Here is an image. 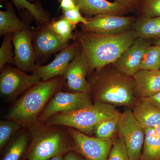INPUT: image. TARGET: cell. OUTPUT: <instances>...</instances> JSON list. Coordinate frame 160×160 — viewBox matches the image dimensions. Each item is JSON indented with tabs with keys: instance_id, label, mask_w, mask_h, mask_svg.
Returning <instances> with one entry per match:
<instances>
[{
	"instance_id": "cell-1",
	"label": "cell",
	"mask_w": 160,
	"mask_h": 160,
	"mask_svg": "<svg viewBox=\"0 0 160 160\" xmlns=\"http://www.w3.org/2000/svg\"><path fill=\"white\" fill-rule=\"evenodd\" d=\"M74 36L88 60V74L115 62L138 38L132 29L115 34L77 31Z\"/></svg>"
},
{
	"instance_id": "cell-2",
	"label": "cell",
	"mask_w": 160,
	"mask_h": 160,
	"mask_svg": "<svg viewBox=\"0 0 160 160\" xmlns=\"http://www.w3.org/2000/svg\"><path fill=\"white\" fill-rule=\"evenodd\" d=\"M87 80L93 102L131 109L137 102L134 94V78L121 72L112 64L92 72Z\"/></svg>"
},
{
	"instance_id": "cell-3",
	"label": "cell",
	"mask_w": 160,
	"mask_h": 160,
	"mask_svg": "<svg viewBox=\"0 0 160 160\" xmlns=\"http://www.w3.org/2000/svg\"><path fill=\"white\" fill-rule=\"evenodd\" d=\"M66 82L65 75L47 81L42 80L15 102L7 113L6 118L26 128L36 122L47 103L61 90Z\"/></svg>"
},
{
	"instance_id": "cell-4",
	"label": "cell",
	"mask_w": 160,
	"mask_h": 160,
	"mask_svg": "<svg viewBox=\"0 0 160 160\" xmlns=\"http://www.w3.org/2000/svg\"><path fill=\"white\" fill-rule=\"evenodd\" d=\"M27 128L31 142L25 153L26 160H48L73 151V142L67 127L37 122Z\"/></svg>"
},
{
	"instance_id": "cell-5",
	"label": "cell",
	"mask_w": 160,
	"mask_h": 160,
	"mask_svg": "<svg viewBox=\"0 0 160 160\" xmlns=\"http://www.w3.org/2000/svg\"><path fill=\"white\" fill-rule=\"evenodd\" d=\"M120 113L116 106L93 102L90 106L82 109L54 114L44 123L49 126L70 127L90 136L93 134L98 124Z\"/></svg>"
},
{
	"instance_id": "cell-6",
	"label": "cell",
	"mask_w": 160,
	"mask_h": 160,
	"mask_svg": "<svg viewBox=\"0 0 160 160\" xmlns=\"http://www.w3.org/2000/svg\"><path fill=\"white\" fill-rule=\"evenodd\" d=\"M118 133L130 159L141 160L146 130L138 122L130 108H126L120 114Z\"/></svg>"
},
{
	"instance_id": "cell-7",
	"label": "cell",
	"mask_w": 160,
	"mask_h": 160,
	"mask_svg": "<svg viewBox=\"0 0 160 160\" xmlns=\"http://www.w3.org/2000/svg\"><path fill=\"white\" fill-rule=\"evenodd\" d=\"M0 92L4 98L14 100L42 81L38 74L26 72L8 65L1 69Z\"/></svg>"
},
{
	"instance_id": "cell-8",
	"label": "cell",
	"mask_w": 160,
	"mask_h": 160,
	"mask_svg": "<svg viewBox=\"0 0 160 160\" xmlns=\"http://www.w3.org/2000/svg\"><path fill=\"white\" fill-rule=\"evenodd\" d=\"M93 103L91 95L82 92H65L60 90L52 98L38 118L44 123L58 113L75 111L90 106Z\"/></svg>"
},
{
	"instance_id": "cell-9",
	"label": "cell",
	"mask_w": 160,
	"mask_h": 160,
	"mask_svg": "<svg viewBox=\"0 0 160 160\" xmlns=\"http://www.w3.org/2000/svg\"><path fill=\"white\" fill-rule=\"evenodd\" d=\"M73 143V151L86 160H107L113 145V139L100 138L87 135L67 127Z\"/></svg>"
},
{
	"instance_id": "cell-10",
	"label": "cell",
	"mask_w": 160,
	"mask_h": 160,
	"mask_svg": "<svg viewBox=\"0 0 160 160\" xmlns=\"http://www.w3.org/2000/svg\"><path fill=\"white\" fill-rule=\"evenodd\" d=\"M86 18L87 24L81 25L82 31L102 34H118L131 30L136 20L133 17L109 14Z\"/></svg>"
},
{
	"instance_id": "cell-11",
	"label": "cell",
	"mask_w": 160,
	"mask_h": 160,
	"mask_svg": "<svg viewBox=\"0 0 160 160\" xmlns=\"http://www.w3.org/2000/svg\"><path fill=\"white\" fill-rule=\"evenodd\" d=\"M32 33V45L37 63L44 61L50 55L61 51L69 45L50 29L48 22L38 25Z\"/></svg>"
},
{
	"instance_id": "cell-12",
	"label": "cell",
	"mask_w": 160,
	"mask_h": 160,
	"mask_svg": "<svg viewBox=\"0 0 160 160\" xmlns=\"http://www.w3.org/2000/svg\"><path fill=\"white\" fill-rule=\"evenodd\" d=\"M14 64L17 68L26 72H33L36 66L32 45V33L29 26L13 33Z\"/></svg>"
},
{
	"instance_id": "cell-13",
	"label": "cell",
	"mask_w": 160,
	"mask_h": 160,
	"mask_svg": "<svg viewBox=\"0 0 160 160\" xmlns=\"http://www.w3.org/2000/svg\"><path fill=\"white\" fill-rule=\"evenodd\" d=\"M81 50L77 41L69 44L60 51L54 60L45 66L37 65L32 73L38 74L42 81L64 75L68 66Z\"/></svg>"
},
{
	"instance_id": "cell-14",
	"label": "cell",
	"mask_w": 160,
	"mask_h": 160,
	"mask_svg": "<svg viewBox=\"0 0 160 160\" xmlns=\"http://www.w3.org/2000/svg\"><path fill=\"white\" fill-rule=\"evenodd\" d=\"M88 72V60L81 49L71 61L64 75L66 86L70 92H86L90 94V86L87 78Z\"/></svg>"
},
{
	"instance_id": "cell-15",
	"label": "cell",
	"mask_w": 160,
	"mask_h": 160,
	"mask_svg": "<svg viewBox=\"0 0 160 160\" xmlns=\"http://www.w3.org/2000/svg\"><path fill=\"white\" fill-rule=\"evenodd\" d=\"M151 43L150 40L138 38L112 65L124 74L133 76L140 70L143 55Z\"/></svg>"
},
{
	"instance_id": "cell-16",
	"label": "cell",
	"mask_w": 160,
	"mask_h": 160,
	"mask_svg": "<svg viewBox=\"0 0 160 160\" xmlns=\"http://www.w3.org/2000/svg\"><path fill=\"white\" fill-rule=\"evenodd\" d=\"M78 9L86 18L98 15L109 14L123 16L128 12L117 2L107 0H73Z\"/></svg>"
},
{
	"instance_id": "cell-17",
	"label": "cell",
	"mask_w": 160,
	"mask_h": 160,
	"mask_svg": "<svg viewBox=\"0 0 160 160\" xmlns=\"http://www.w3.org/2000/svg\"><path fill=\"white\" fill-rule=\"evenodd\" d=\"M132 77L134 94L138 99L150 97L160 92V69H141Z\"/></svg>"
},
{
	"instance_id": "cell-18",
	"label": "cell",
	"mask_w": 160,
	"mask_h": 160,
	"mask_svg": "<svg viewBox=\"0 0 160 160\" xmlns=\"http://www.w3.org/2000/svg\"><path fill=\"white\" fill-rule=\"evenodd\" d=\"M132 111L135 118L144 129H154L160 124V109L146 99H138Z\"/></svg>"
},
{
	"instance_id": "cell-19",
	"label": "cell",
	"mask_w": 160,
	"mask_h": 160,
	"mask_svg": "<svg viewBox=\"0 0 160 160\" xmlns=\"http://www.w3.org/2000/svg\"><path fill=\"white\" fill-rule=\"evenodd\" d=\"M132 29L138 38L155 40L160 39V17L140 16L135 21Z\"/></svg>"
},
{
	"instance_id": "cell-20",
	"label": "cell",
	"mask_w": 160,
	"mask_h": 160,
	"mask_svg": "<svg viewBox=\"0 0 160 160\" xmlns=\"http://www.w3.org/2000/svg\"><path fill=\"white\" fill-rule=\"evenodd\" d=\"M27 25L18 18L10 4L6 11H0V35L13 33L25 29Z\"/></svg>"
},
{
	"instance_id": "cell-21",
	"label": "cell",
	"mask_w": 160,
	"mask_h": 160,
	"mask_svg": "<svg viewBox=\"0 0 160 160\" xmlns=\"http://www.w3.org/2000/svg\"><path fill=\"white\" fill-rule=\"evenodd\" d=\"M146 130L141 160H160V137L154 129Z\"/></svg>"
},
{
	"instance_id": "cell-22",
	"label": "cell",
	"mask_w": 160,
	"mask_h": 160,
	"mask_svg": "<svg viewBox=\"0 0 160 160\" xmlns=\"http://www.w3.org/2000/svg\"><path fill=\"white\" fill-rule=\"evenodd\" d=\"M18 10L26 9L38 25L50 22L49 15L37 3L32 4L27 0H11Z\"/></svg>"
},
{
	"instance_id": "cell-23",
	"label": "cell",
	"mask_w": 160,
	"mask_h": 160,
	"mask_svg": "<svg viewBox=\"0 0 160 160\" xmlns=\"http://www.w3.org/2000/svg\"><path fill=\"white\" fill-rule=\"evenodd\" d=\"M29 141L26 133L19 135L11 143L2 160H19L27 150Z\"/></svg>"
},
{
	"instance_id": "cell-24",
	"label": "cell",
	"mask_w": 160,
	"mask_h": 160,
	"mask_svg": "<svg viewBox=\"0 0 160 160\" xmlns=\"http://www.w3.org/2000/svg\"><path fill=\"white\" fill-rule=\"evenodd\" d=\"M120 114L100 122L93 131L95 137L100 138L113 139L118 133Z\"/></svg>"
},
{
	"instance_id": "cell-25",
	"label": "cell",
	"mask_w": 160,
	"mask_h": 160,
	"mask_svg": "<svg viewBox=\"0 0 160 160\" xmlns=\"http://www.w3.org/2000/svg\"><path fill=\"white\" fill-rule=\"evenodd\" d=\"M50 29L64 42L69 43L70 40H75V36L72 33L74 28L64 16L58 20H53L48 22Z\"/></svg>"
},
{
	"instance_id": "cell-26",
	"label": "cell",
	"mask_w": 160,
	"mask_h": 160,
	"mask_svg": "<svg viewBox=\"0 0 160 160\" xmlns=\"http://www.w3.org/2000/svg\"><path fill=\"white\" fill-rule=\"evenodd\" d=\"M160 69V46L157 45L149 46L144 52L140 70Z\"/></svg>"
},
{
	"instance_id": "cell-27",
	"label": "cell",
	"mask_w": 160,
	"mask_h": 160,
	"mask_svg": "<svg viewBox=\"0 0 160 160\" xmlns=\"http://www.w3.org/2000/svg\"><path fill=\"white\" fill-rule=\"evenodd\" d=\"M22 126L17 122L12 120L0 122V150L4 148L10 138L19 131Z\"/></svg>"
},
{
	"instance_id": "cell-28",
	"label": "cell",
	"mask_w": 160,
	"mask_h": 160,
	"mask_svg": "<svg viewBox=\"0 0 160 160\" xmlns=\"http://www.w3.org/2000/svg\"><path fill=\"white\" fill-rule=\"evenodd\" d=\"M12 34L8 33L4 35L1 48H0V69L5 65L10 63H14V57L12 52Z\"/></svg>"
},
{
	"instance_id": "cell-29",
	"label": "cell",
	"mask_w": 160,
	"mask_h": 160,
	"mask_svg": "<svg viewBox=\"0 0 160 160\" xmlns=\"http://www.w3.org/2000/svg\"><path fill=\"white\" fill-rule=\"evenodd\" d=\"M107 160H131L118 133L113 138V145Z\"/></svg>"
},
{
	"instance_id": "cell-30",
	"label": "cell",
	"mask_w": 160,
	"mask_h": 160,
	"mask_svg": "<svg viewBox=\"0 0 160 160\" xmlns=\"http://www.w3.org/2000/svg\"><path fill=\"white\" fill-rule=\"evenodd\" d=\"M137 9L141 16L160 17V0H142Z\"/></svg>"
},
{
	"instance_id": "cell-31",
	"label": "cell",
	"mask_w": 160,
	"mask_h": 160,
	"mask_svg": "<svg viewBox=\"0 0 160 160\" xmlns=\"http://www.w3.org/2000/svg\"><path fill=\"white\" fill-rule=\"evenodd\" d=\"M62 12L63 16L68 20L74 27L79 23L83 25H86L87 23V18L83 16L78 7Z\"/></svg>"
},
{
	"instance_id": "cell-32",
	"label": "cell",
	"mask_w": 160,
	"mask_h": 160,
	"mask_svg": "<svg viewBox=\"0 0 160 160\" xmlns=\"http://www.w3.org/2000/svg\"><path fill=\"white\" fill-rule=\"evenodd\" d=\"M127 9L128 12L137 9L142 0H114Z\"/></svg>"
},
{
	"instance_id": "cell-33",
	"label": "cell",
	"mask_w": 160,
	"mask_h": 160,
	"mask_svg": "<svg viewBox=\"0 0 160 160\" xmlns=\"http://www.w3.org/2000/svg\"><path fill=\"white\" fill-rule=\"evenodd\" d=\"M60 4V8L62 11H66L69 9H75L77 6L73 0H57Z\"/></svg>"
},
{
	"instance_id": "cell-34",
	"label": "cell",
	"mask_w": 160,
	"mask_h": 160,
	"mask_svg": "<svg viewBox=\"0 0 160 160\" xmlns=\"http://www.w3.org/2000/svg\"><path fill=\"white\" fill-rule=\"evenodd\" d=\"M65 160H86L81 154L74 151H70L67 152L64 156Z\"/></svg>"
},
{
	"instance_id": "cell-35",
	"label": "cell",
	"mask_w": 160,
	"mask_h": 160,
	"mask_svg": "<svg viewBox=\"0 0 160 160\" xmlns=\"http://www.w3.org/2000/svg\"><path fill=\"white\" fill-rule=\"evenodd\" d=\"M143 99L148 100L153 106L160 109V92L150 97Z\"/></svg>"
},
{
	"instance_id": "cell-36",
	"label": "cell",
	"mask_w": 160,
	"mask_h": 160,
	"mask_svg": "<svg viewBox=\"0 0 160 160\" xmlns=\"http://www.w3.org/2000/svg\"><path fill=\"white\" fill-rule=\"evenodd\" d=\"M48 160H64V157H63V155H58L51 158L49 159Z\"/></svg>"
},
{
	"instance_id": "cell-37",
	"label": "cell",
	"mask_w": 160,
	"mask_h": 160,
	"mask_svg": "<svg viewBox=\"0 0 160 160\" xmlns=\"http://www.w3.org/2000/svg\"><path fill=\"white\" fill-rule=\"evenodd\" d=\"M154 129L158 135L160 137V124L158 126H157L155 128H154Z\"/></svg>"
},
{
	"instance_id": "cell-38",
	"label": "cell",
	"mask_w": 160,
	"mask_h": 160,
	"mask_svg": "<svg viewBox=\"0 0 160 160\" xmlns=\"http://www.w3.org/2000/svg\"><path fill=\"white\" fill-rule=\"evenodd\" d=\"M153 44H154V45H158V46H160V39L155 40V41L153 42Z\"/></svg>"
},
{
	"instance_id": "cell-39",
	"label": "cell",
	"mask_w": 160,
	"mask_h": 160,
	"mask_svg": "<svg viewBox=\"0 0 160 160\" xmlns=\"http://www.w3.org/2000/svg\"><path fill=\"white\" fill-rule=\"evenodd\" d=\"M31 1H33V0H31Z\"/></svg>"
}]
</instances>
